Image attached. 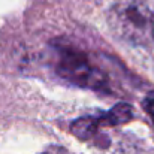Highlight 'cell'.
<instances>
[{"instance_id":"cell-1","label":"cell","mask_w":154,"mask_h":154,"mask_svg":"<svg viewBox=\"0 0 154 154\" xmlns=\"http://www.w3.org/2000/svg\"><path fill=\"white\" fill-rule=\"evenodd\" d=\"M108 24L115 36L133 45H147L154 39V15L142 0H115Z\"/></svg>"},{"instance_id":"cell-2","label":"cell","mask_w":154,"mask_h":154,"mask_svg":"<svg viewBox=\"0 0 154 154\" xmlns=\"http://www.w3.org/2000/svg\"><path fill=\"white\" fill-rule=\"evenodd\" d=\"M57 70L67 81L82 87L102 88L105 84L100 72L96 67H93L82 54L76 51H61Z\"/></svg>"},{"instance_id":"cell-4","label":"cell","mask_w":154,"mask_h":154,"mask_svg":"<svg viewBox=\"0 0 154 154\" xmlns=\"http://www.w3.org/2000/svg\"><path fill=\"white\" fill-rule=\"evenodd\" d=\"M41 154H69V153H67L66 150L60 148V147H51V148H48V150L42 151Z\"/></svg>"},{"instance_id":"cell-3","label":"cell","mask_w":154,"mask_h":154,"mask_svg":"<svg viewBox=\"0 0 154 154\" xmlns=\"http://www.w3.org/2000/svg\"><path fill=\"white\" fill-rule=\"evenodd\" d=\"M144 108H145V111L148 112V115L154 120V93H150V94L145 97V100H144Z\"/></svg>"}]
</instances>
